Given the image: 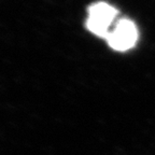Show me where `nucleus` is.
<instances>
[{"label":"nucleus","mask_w":155,"mask_h":155,"mask_svg":"<svg viewBox=\"0 0 155 155\" xmlns=\"http://www.w3.org/2000/svg\"><path fill=\"white\" fill-rule=\"evenodd\" d=\"M139 39L138 28L128 18H122L113 26L107 37L109 46L117 52H126L136 45Z\"/></svg>","instance_id":"nucleus-2"},{"label":"nucleus","mask_w":155,"mask_h":155,"mask_svg":"<svg viewBox=\"0 0 155 155\" xmlns=\"http://www.w3.org/2000/svg\"><path fill=\"white\" fill-rule=\"evenodd\" d=\"M87 14L88 16L85 23L87 30L99 38L107 39L119 11L109 3L99 1L88 7Z\"/></svg>","instance_id":"nucleus-1"}]
</instances>
